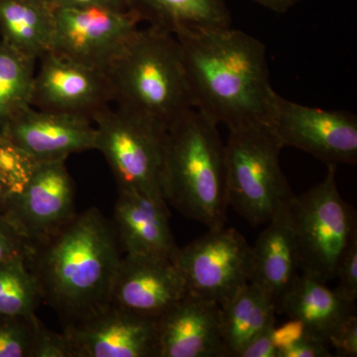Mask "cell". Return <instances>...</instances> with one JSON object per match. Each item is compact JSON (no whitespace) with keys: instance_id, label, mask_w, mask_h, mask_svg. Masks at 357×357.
I'll return each mask as SVG.
<instances>
[{"instance_id":"1","label":"cell","mask_w":357,"mask_h":357,"mask_svg":"<svg viewBox=\"0 0 357 357\" xmlns=\"http://www.w3.org/2000/svg\"><path fill=\"white\" fill-rule=\"evenodd\" d=\"M174 36L195 109L229 129L267 123L278 93L270 84L264 44L231 27Z\"/></svg>"},{"instance_id":"2","label":"cell","mask_w":357,"mask_h":357,"mask_svg":"<svg viewBox=\"0 0 357 357\" xmlns=\"http://www.w3.org/2000/svg\"><path fill=\"white\" fill-rule=\"evenodd\" d=\"M119 246L114 223L91 208L28 258L41 299L56 310L66 326L109 304L122 259Z\"/></svg>"},{"instance_id":"3","label":"cell","mask_w":357,"mask_h":357,"mask_svg":"<svg viewBox=\"0 0 357 357\" xmlns=\"http://www.w3.org/2000/svg\"><path fill=\"white\" fill-rule=\"evenodd\" d=\"M218 124L192 109L168 129L164 198L208 229L227 222L225 152Z\"/></svg>"},{"instance_id":"4","label":"cell","mask_w":357,"mask_h":357,"mask_svg":"<svg viewBox=\"0 0 357 357\" xmlns=\"http://www.w3.org/2000/svg\"><path fill=\"white\" fill-rule=\"evenodd\" d=\"M105 72L117 107L167 129L195 109L182 49L172 34L152 27L138 30Z\"/></svg>"},{"instance_id":"5","label":"cell","mask_w":357,"mask_h":357,"mask_svg":"<svg viewBox=\"0 0 357 357\" xmlns=\"http://www.w3.org/2000/svg\"><path fill=\"white\" fill-rule=\"evenodd\" d=\"M225 145L229 206L252 227L288 208L295 197L279 161L281 144L264 122L229 128Z\"/></svg>"},{"instance_id":"6","label":"cell","mask_w":357,"mask_h":357,"mask_svg":"<svg viewBox=\"0 0 357 357\" xmlns=\"http://www.w3.org/2000/svg\"><path fill=\"white\" fill-rule=\"evenodd\" d=\"M91 121L96 129V150L107 159L119 189L165 201L168 129L150 117L122 107L112 109L109 105L93 114Z\"/></svg>"},{"instance_id":"7","label":"cell","mask_w":357,"mask_h":357,"mask_svg":"<svg viewBox=\"0 0 357 357\" xmlns=\"http://www.w3.org/2000/svg\"><path fill=\"white\" fill-rule=\"evenodd\" d=\"M302 274L326 283L335 277L338 261L357 236L356 213L340 196L337 166H328L323 182L288 206Z\"/></svg>"},{"instance_id":"8","label":"cell","mask_w":357,"mask_h":357,"mask_svg":"<svg viewBox=\"0 0 357 357\" xmlns=\"http://www.w3.org/2000/svg\"><path fill=\"white\" fill-rule=\"evenodd\" d=\"M251 258L243 234L223 225L178 248L175 264L190 293L220 305L250 282Z\"/></svg>"},{"instance_id":"9","label":"cell","mask_w":357,"mask_h":357,"mask_svg":"<svg viewBox=\"0 0 357 357\" xmlns=\"http://www.w3.org/2000/svg\"><path fill=\"white\" fill-rule=\"evenodd\" d=\"M268 126L283 147L303 150L326 166L356 164L357 117L294 102L277 95Z\"/></svg>"},{"instance_id":"10","label":"cell","mask_w":357,"mask_h":357,"mask_svg":"<svg viewBox=\"0 0 357 357\" xmlns=\"http://www.w3.org/2000/svg\"><path fill=\"white\" fill-rule=\"evenodd\" d=\"M140 22L131 9L56 8L52 51L107 70L139 30Z\"/></svg>"},{"instance_id":"11","label":"cell","mask_w":357,"mask_h":357,"mask_svg":"<svg viewBox=\"0 0 357 357\" xmlns=\"http://www.w3.org/2000/svg\"><path fill=\"white\" fill-rule=\"evenodd\" d=\"M2 215L34 251L75 217V185L66 161L44 162L29 184L10 197Z\"/></svg>"},{"instance_id":"12","label":"cell","mask_w":357,"mask_h":357,"mask_svg":"<svg viewBox=\"0 0 357 357\" xmlns=\"http://www.w3.org/2000/svg\"><path fill=\"white\" fill-rule=\"evenodd\" d=\"M114 102L107 72L51 51L40 59L31 105L35 109L93 114Z\"/></svg>"},{"instance_id":"13","label":"cell","mask_w":357,"mask_h":357,"mask_svg":"<svg viewBox=\"0 0 357 357\" xmlns=\"http://www.w3.org/2000/svg\"><path fill=\"white\" fill-rule=\"evenodd\" d=\"M73 357H157L156 319L107 305L66 326Z\"/></svg>"},{"instance_id":"14","label":"cell","mask_w":357,"mask_h":357,"mask_svg":"<svg viewBox=\"0 0 357 357\" xmlns=\"http://www.w3.org/2000/svg\"><path fill=\"white\" fill-rule=\"evenodd\" d=\"M188 293L180 270L171 260L124 255L109 305L136 316L157 319Z\"/></svg>"},{"instance_id":"15","label":"cell","mask_w":357,"mask_h":357,"mask_svg":"<svg viewBox=\"0 0 357 357\" xmlns=\"http://www.w3.org/2000/svg\"><path fill=\"white\" fill-rule=\"evenodd\" d=\"M3 135L39 163L96 149V129L89 117L33 107L17 115Z\"/></svg>"},{"instance_id":"16","label":"cell","mask_w":357,"mask_h":357,"mask_svg":"<svg viewBox=\"0 0 357 357\" xmlns=\"http://www.w3.org/2000/svg\"><path fill=\"white\" fill-rule=\"evenodd\" d=\"M157 357H227L220 304L188 293L156 319Z\"/></svg>"},{"instance_id":"17","label":"cell","mask_w":357,"mask_h":357,"mask_svg":"<svg viewBox=\"0 0 357 357\" xmlns=\"http://www.w3.org/2000/svg\"><path fill=\"white\" fill-rule=\"evenodd\" d=\"M165 201L133 190L119 189L114 229L126 255L164 258L175 263L178 248Z\"/></svg>"},{"instance_id":"18","label":"cell","mask_w":357,"mask_h":357,"mask_svg":"<svg viewBox=\"0 0 357 357\" xmlns=\"http://www.w3.org/2000/svg\"><path fill=\"white\" fill-rule=\"evenodd\" d=\"M299 255L288 208L268 222L252 246L250 282L257 284L276 306L300 274Z\"/></svg>"},{"instance_id":"19","label":"cell","mask_w":357,"mask_h":357,"mask_svg":"<svg viewBox=\"0 0 357 357\" xmlns=\"http://www.w3.org/2000/svg\"><path fill=\"white\" fill-rule=\"evenodd\" d=\"M277 311L300 321L311 337L328 344L338 326L356 314V304L340 298L324 282L301 274L278 303Z\"/></svg>"},{"instance_id":"20","label":"cell","mask_w":357,"mask_h":357,"mask_svg":"<svg viewBox=\"0 0 357 357\" xmlns=\"http://www.w3.org/2000/svg\"><path fill=\"white\" fill-rule=\"evenodd\" d=\"M130 9L149 27L172 35L231 27L225 0H131Z\"/></svg>"},{"instance_id":"21","label":"cell","mask_w":357,"mask_h":357,"mask_svg":"<svg viewBox=\"0 0 357 357\" xmlns=\"http://www.w3.org/2000/svg\"><path fill=\"white\" fill-rule=\"evenodd\" d=\"M55 11L49 0H0L1 41L40 60L53 50Z\"/></svg>"},{"instance_id":"22","label":"cell","mask_w":357,"mask_h":357,"mask_svg":"<svg viewBox=\"0 0 357 357\" xmlns=\"http://www.w3.org/2000/svg\"><path fill=\"white\" fill-rule=\"evenodd\" d=\"M220 306L227 357L238 356L253 337L276 323L277 306L273 298L252 282H248Z\"/></svg>"},{"instance_id":"23","label":"cell","mask_w":357,"mask_h":357,"mask_svg":"<svg viewBox=\"0 0 357 357\" xmlns=\"http://www.w3.org/2000/svg\"><path fill=\"white\" fill-rule=\"evenodd\" d=\"M36 61L0 42V135L17 115L32 107Z\"/></svg>"},{"instance_id":"24","label":"cell","mask_w":357,"mask_h":357,"mask_svg":"<svg viewBox=\"0 0 357 357\" xmlns=\"http://www.w3.org/2000/svg\"><path fill=\"white\" fill-rule=\"evenodd\" d=\"M40 300L38 286L25 258L0 264V317L34 316Z\"/></svg>"},{"instance_id":"25","label":"cell","mask_w":357,"mask_h":357,"mask_svg":"<svg viewBox=\"0 0 357 357\" xmlns=\"http://www.w3.org/2000/svg\"><path fill=\"white\" fill-rule=\"evenodd\" d=\"M39 164L6 136L0 135V180L9 196L20 194L25 189Z\"/></svg>"},{"instance_id":"26","label":"cell","mask_w":357,"mask_h":357,"mask_svg":"<svg viewBox=\"0 0 357 357\" xmlns=\"http://www.w3.org/2000/svg\"><path fill=\"white\" fill-rule=\"evenodd\" d=\"M38 319L0 317V357H30Z\"/></svg>"},{"instance_id":"27","label":"cell","mask_w":357,"mask_h":357,"mask_svg":"<svg viewBox=\"0 0 357 357\" xmlns=\"http://www.w3.org/2000/svg\"><path fill=\"white\" fill-rule=\"evenodd\" d=\"M335 277L338 286L335 292L347 302L356 304L357 300V236L354 237L338 261Z\"/></svg>"},{"instance_id":"28","label":"cell","mask_w":357,"mask_h":357,"mask_svg":"<svg viewBox=\"0 0 357 357\" xmlns=\"http://www.w3.org/2000/svg\"><path fill=\"white\" fill-rule=\"evenodd\" d=\"M30 357H73L67 335L49 330L38 319Z\"/></svg>"},{"instance_id":"29","label":"cell","mask_w":357,"mask_h":357,"mask_svg":"<svg viewBox=\"0 0 357 357\" xmlns=\"http://www.w3.org/2000/svg\"><path fill=\"white\" fill-rule=\"evenodd\" d=\"M32 253V248L0 213V264L17 258L28 260Z\"/></svg>"},{"instance_id":"30","label":"cell","mask_w":357,"mask_h":357,"mask_svg":"<svg viewBox=\"0 0 357 357\" xmlns=\"http://www.w3.org/2000/svg\"><path fill=\"white\" fill-rule=\"evenodd\" d=\"M328 344L337 349L338 356H357V317L352 314L328 338Z\"/></svg>"},{"instance_id":"31","label":"cell","mask_w":357,"mask_h":357,"mask_svg":"<svg viewBox=\"0 0 357 357\" xmlns=\"http://www.w3.org/2000/svg\"><path fill=\"white\" fill-rule=\"evenodd\" d=\"M326 342L307 335L299 342L277 351L276 357H331Z\"/></svg>"},{"instance_id":"32","label":"cell","mask_w":357,"mask_h":357,"mask_svg":"<svg viewBox=\"0 0 357 357\" xmlns=\"http://www.w3.org/2000/svg\"><path fill=\"white\" fill-rule=\"evenodd\" d=\"M275 326L276 323L266 326L243 347L237 357H276V347L273 344Z\"/></svg>"},{"instance_id":"33","label":"cell","mask_w":357,"mask_h":357,"mask_svg":"<svg viewBox=\"0 0 357 357\" xmlns=\"http://www.w3.org/2000/svg\"><path fill=\"white\" fill-rule=\"evenodd\" d=\"M307 335V333L305 326L297 319H290L287 323L284 324L279 328L275 326L273 331V344L277 351L285 349L289 345L299 342Z\"/></svg>"},{"instance_id":"34","label":"cell","mask_w":357,"mask_h":357,"mask_svg":"<svg viewBox=\"0 0 357 357\" xmlns=\"http://www.w3.org/2000/svg\"><path fill=\"white\" fill-rule=\"evenodd\" d=\"M55 8L75 7H105L117 10H130L131 0H49Z\"/></svg>"},{"instance_id":"35","label":"cell","mask_w":357,"mask_h":357,"mask_svg":"<svg viewBox=\"0 0 357 357\" xmlns=\"http://www.w3.org/2000/svg\"><path fill=\"white\" fill-rule=\"evenodd\" d=\"M252 1L273 13L282 14L288 13L300 0H252Z\"/></svg>"},{"instance_id":"36","label":"cell","mask_w":357,"mask_h":357,"mask_svg":"<svg viewBox=\"0 0 357 357\" xmlns=\"http://www.w3.org/2000/svg\"><path fill=\"white\" fill-rule=\"evenodd\" d=\"M9 192L7 191L6 185H3V183L0 180V213H2L4 208H6V204L7 201L9 199Z\"/></svg>"}]
</instances>
